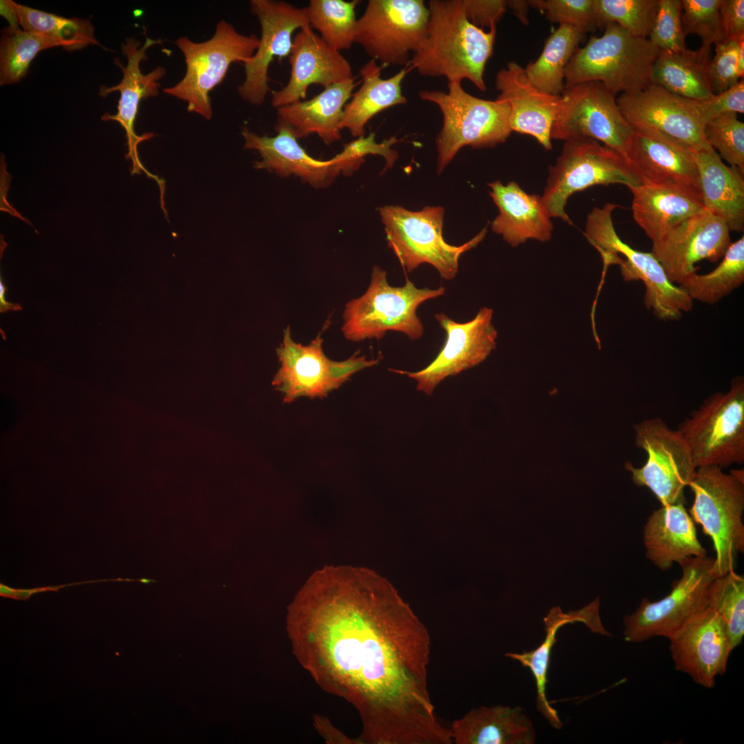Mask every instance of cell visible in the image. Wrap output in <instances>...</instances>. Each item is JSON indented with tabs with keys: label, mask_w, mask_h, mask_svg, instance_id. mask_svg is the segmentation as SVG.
I'll list each match as a JSON object with an SVG mask.
<instances>
[{
	"label": "cell",
	"mask_w": 744,
	"mask_h": 744,
	"mask_svg": "<svg viewBox=\"0 0 744 744\" xmlns=\"http://www.w3.org/2000/svg\"><path fill=\"white\" fill-rule=\"evenodd\" d=\"M353 568L313 574L288 608L300 664L357 710L359 743L451 744L428 690L431 636L386 584Z\"/></svg>",
	"instance_id": "1"
},
{
	"label": "cell",
	"mask_w": 744,
	"mask_h": 744,
	"mask_svg": "<svg viewBox=\"0 0 744 744\" xmlns=\"http://www.w3.org/2000/svg\"><path fill=\"white\" fill-rule=\"evenodd\" d=\"M426 36L410 61L420 75L470 81L486 90L484 74L493 55L496 26L488 32L466 17L462 0H431Z\"/></svg>",
	"instance_id": "2"
},
{
	"label": "cell",
	"mask_w": 744,
	"mask_h": 744,
	"mask_svg": "<svg viewBox=\"0 0 744 744\" xmlns=\"http://www.w3.org/2000/svg\"><path fill=\"white\" fill-rule=\"evenodd\" d=\"M600 37L578 48L565 70V86L597 81L617 95L641 90L652 83L651 72L660 51L648 39L637 37L615 23Z\"/></svg>",
	"instance_id": "3"
},
{
	"label": "cell",
	"mask_w": 744,
	"mask_h": 744,
	"mask_svg": "<svg viewBox=\"0 0 744 744\" xmlns=\"http://www.w3.org/2000/svg\"><path fill=\"white\" fill-rule=\"evenodd\" d=\"M619 206L606 203L595 207L588 214L584 235L599 251L603 260V278L609 265L620 266L625 281L641 280L645 287L644 303L656 317L663 320H679L682 313L692 309L693 300L667 277L660 263L651 252L633 249L619 236L612 212Z\"/></svg>",
	"instance_id": "4"
},
{
	"label": "cell",
	"mask_w": 744,
	"mask_h": 744,
	"mask_svg": "<svg viewBox=\"0 0 744 744\" xmlns=\"http://www.w3.org/2000/svg\"><path fill=\"white\" fill-rule=\"evenodd\" d=\"M688 487L694 495L689 513L712 541L717 575L734 570L738 554L744 551L743 471L698 467Z\"/></svg>",
	"instance_id": "5"
},
{
	"label": "cell",
	"mask_w": 744,
	"mask_h": 744,
	"mask_svg": "<svg viewBox=\"0 0 744 744\" xmlns=\"http://www.w3.org/2000/svg\"><path fill=\"white\" fill-rule=\"evenodd\" d=\"M418 95L437 105L443 116L435 139L438 174L462 147H493L506 141L512 132L507 104L473 96L463 89L462 82H448L446 92L423 90Z\"/></svg>",
	"instance_id": "6"
},
{
	"label": "cell",
	"mask_w": 744,
	"mask_h": 744,
	"mask_svg": "<svg viewBox=\"0 0 744 744\" xmlns=\"http://www.w3.org/2000/svg\"><path fill=\"white\" fill-rule=\"evenodd\" d=\"M446 289L416 287L406 278L402 287L389 284L386 271L374 266L365 293L347 303L342 331L352 342L379 340L389 331L401 332L411 340L420 338L424 327L417 309L424 302L442 296Z\"/></svg>",
	"instance_id": "7"
},
{
	"label": "cell",
	"mask_w": 744,
	"mask_h": 744,
	"mask_svg": "<svg viewBox=\"0 0 744 744\" xmlns=\"http://www.w3.org/2000/svg\"><path fill=\"white\" fill-rule=\"evenodd\" d=\"M174 43L183 52L186 71L176 85L164 92L187 103V111L210 119L213 110L209 93L225 79L234 63L245 64L256 52L259 38L244 35L222 19L215 33L207 41L194 42L182 37Z\"/></svg>",
	"instance_id": "8"
},
{
	"label": "cell",
	"mask_w": 744,
	"mask_h": 744,
	"mask_svg": "<svg viewBox=\"0 0 744 744\" xmlns=\"http://www.w3.org/2000/svg\"><path fill=\"white\" fill-rule=\"evenodd\" d=\"M379 213L388 245L406 271L427 263L447 280L457 275L461 255L475 247L487 233L485 227L468 242L455 246L444 239V209L442 207L427 206L420 211H411L398 205H386L379 209Z\"/></svg>",
	"instance_id": "9"
},
{
	"label": "cell",
	"mask_w": 744,
	"mask_h": 744,
	"mask_svg": "<svg viewBox=\"0 0 744 744\" xmlns=\"http://www.w3.org/2000/svg\"><path fill=\"white\" fill-rule=\"evenodd\" d=\"M641 181L629 162L615 150L590 139L565 141L555 164L550 167L541 198L550 217L572 224L565 211L570 196L595 185Z\"/></svg>",
	"instance_id": "10"
},
{
	"label": "cell",
	"mask_w": 744,
	"mask_h": 744,
	"mask_svg": "<svg viewBox=\"0 0 744 744\" xmlns=\"http://www.w3.org/2000/svg\"><path fill=\"white\" fill-rule=\"evenodd\" d=\"M677 431L688 444L696 468H721L744 462V380L706 398Z\"/></svg>",
	"instance_id": "11"
},
{
	"label": "cell",
	"mask_w": 744,
	"mask_h": 744,
	"mask_svg": "<svg viewBox=\"0 0 744 744\" xmlns=\"http://www.w3.org/2000/svg\"><path fill=\"white\" fill-rule=\"evenodd\" d=\"M681 577L670 593L657 601L642 599L639 607L623 617L624 639L640 643L655 637H668L694 614L707 606L710 586L718 576L714 557H694L679 564Z\"/></svg>",
	"instance_id": "12"
},
{
	"label": "cell",
	"mask_w": 744,
	"mask_h": 744,
	"mask_svg": "<svg viewBox=\"0 0 744 744\" xmlns=\"http://www.w3.org/2000/svg\"><path fill=\"white\" fill-rule=\"evenodd\" d=\"M428 20L422 0H369L358 19L355 43L384 68L409 66L411 53L426 36Z\"/></svg>",
	"instance_id": "13"
},
{
	"label": "cell",
	"mask_w": 744,
	"mask_h": 744,
	"mask_svg": "<svg viewBox=\"0 0 744 744\" xmlns=\"http://www.w3.org/2000/svg\"><path fill=\"white\" fill-rule=\"evenodd\" d=\"M634 431L635 446L645 452L647 459L641 467L626 463L633 482L649 488L661 505L683 502V490L696 470L684 438L659 417L636 424Z\"/></svg>",
	"instance_id": "14"
},
{
	"label": "cell",
	"mask_w": 744,
	"mask_h": 744,
	"mask_svg": "<svg viewBox=\"0 0 744 744\" xmlns=\"http://www.w3.org/2000/svg\"><path fill=\"white\" fill-rule=\"evenodd\" d=\"M561 95L563 101L552 125V139H593L626 159L633 129L621 114L616 95L597 81L565 86Z\"/></svg>",
	"instance_id": "15"
},
{
	"label": "cell",
	"mask_w": 744,
	"mask_h": 744,
	"mask_svg": "<svg viewBox=\"0 0 744 744\" xmlns=\"http://www.w3.org/2000/svg\"><path fill=\"white\" fill-rule=\"evenodd\" d=\"M320 335L308 345L297 343L291 338L289 327L285 329L282 342L277 348L280 367L273 380L276 389L283 394L285 402L300 397H326L357 371L379 362V359L366 360L358 353L346 360L333 361L324 353Z\"/></svg>",
	"instance_id": "16"
},
{
	"label": "cell",
	"mask_w": 744,
	"mask_h": 744,
	"mask_svg": "<svg viewBox=\"0 0 744 744\" xmlns=\"http://www.w3.org/2000/svg\"><path fill=\"white\" fill-rule=\"evenodd\" d=\"M619 110L633 130L654 135L694 152L710 145L697 101L655 84L617 98Z\"/></svg>",
	"instance_id": "17"
},
{
	"label": "cell",
	"mask_w": 744,
	"mask_h": 744,
	"mask_svg": "<svg viewBox=\"0 0 744 744\" xmlns=\"http://www.w3.org/2000/svg\"><path fill=\"white\" fill-rule=\"evenodd\" d=\"M276 135L259 136L245 127L241 134L245 148L258 152L261 160L254 163L256 169H265L286 177L294 175L317 187H325L340 174L351 175L358 169L364 159L351 141L329 160L310 156L300 145L298 139L283 123L275 126Z\"/></svg>",
	"instance_id": "18"
},
{
	"label": "cell",
	"mask_w": 744,
	"mask_h": 744,
	"mask_svg": "<svg viewBox=\"0 0 744 744\" xmlns=\"http://www.w3.org/2000/svg\"><path fill=\"white\" fill-rule=\"evenodd\" d=\"M249 5L260 22L261 36L254 56L244 64L245 78L238 92L251 105H260L270 91L271 63L274 58L289 56L294 32L309 25L306 8L276 0H251Z\"/></svg>",
	"instance_id": "19"
},
{
	"label": "cell",
	"mask_w": 744,
	"mask_h": 744,
	"mask_svg": "<svg viewBox=\"0 0 744 744\" xmlns=\"http://www.w3.org/2000/svg\"><path fill=\"white\" fill-rule=\"evenodd\" d=\"M493 313L492 309L482 307L473 320L462 323L443 313H435V319L446 333L436 358L419 371H391L414 379L417 391L431 395L446 378L479 364L495 348L497 332L492 323Z\"/></svg>",
	"instance_id": "20"
},
{
	"label": "cell",
	"mask_w": 744,
	"mask_h": 744,
	"mask_svg": "<svg viewBox=\"0 0 744 744\" xmlns=\"http://www.w3.org/2000/svg\"><path fill=\"white\" fill-rule=\"evenodd\" d=\"M724 220L703 209L652 242L651 253L672 283L679 284L696 272V262H717L731 244Z\"/></svg>",
	"instance_id": "21"
},
{
	"label": "cell",
	"mask_w": 744,
	"mask_h": 744,
	"mask_svg": "<svg viewBox=\"0 0 744 744\" xmlns=\"http://www.w3.org/2000/svg\"><path fill=\"white\" fill-rule=\"evenodd\" d=\"M161 42L160 39L154 40L145 37V41L142 45L138 40L132 37L127 38L125 43H123L121 45L122 52L127 56V65L123 66L118 59L114 60V63L120 67L123 72L121 82L112 87L101 85L99 90V95L103 97H105L113 92H120L116 114L105 113L102 116L101 119L117 121L125 130L128 147V152L125 156L132 163L131 174H139L143 171L147 177L154 180L160 188L164 186V180L145 169L140 161L137 149L138 145L143 141L150 139L153 137V134L146 133L138 136L135 132L134 125L141 101L158 94L160 87L158 81L166 73L164 68L158 67L149 73L144 74L140 68L141 61L147 59L146 54L147 50L151 46L160 44Z\"/></svg>",
	"instance_id": "22"
},
{
	"label": "cell",
	"mask_w": 744,
	"mask_h": 744,
	"mask_svg": "<svg viewBox=\"0 0 744 744\" xmlns=\"http://www.w3.org/2000/svg\"><path fill=\"white\" fill-rule=\"evenodd\" d=\"M676 670L706 688L723 675L732 651L724 624L709 607L701 610L667 637Z\"/></svg>",
	"instance_id": "23"
},
{
	"label": "cell",
	"mask_w": 744,
	"mask_h": 744,
	"mask_svg": "<svg viewBox=\"0 0 744 744\" xmlns=\"http://www.w3.org/2000/svg\"><path fill=\"white\" fill-rule=\"evenodd\" d=\"M289 62L291 72L287 83L271 94V105L276 109L304 100L313 84L326 88L354 77L349 61L309 25L293 37Z\"/></svg>",
	"instance_id": "24"
},
{
	"label": "cell",
	"mask_w": 744,
	"mask_h": 744,
	"mask_svg": "<svg viewBox=\"0 0 744 744\" xmlns=\"http://www.w3.org/2000/svg\"><path fill=\"white\" fill-rule=\"evenodd\" d=\"M495 87L499 92L496 99L509 108L511 131L532 136L545 149H551V130L562 96L539 90L516 62L508 63L497 72Z\"/></svg>",
	"instance_id": "25"
},
{
	"label": "cell",
	"mask_w": 744,
	"mask_h": 744,
	"mask_svg": "<svg viewBox=\"0 0 744 744\" xmlns=\"http://www.w3.org/2000/svg\"><path fill=\"white\" fill-rule=\"evenodd\" d=\"M626 159L641 184L674 187L701 198L694 152L633 130L626 145Z\"/></svg>",
	"instance_id": "26"
},
{
	"label": "cell",
	"mask_w": 744,
	"mask_h": 744,
	"mask_svg": "<svg viewBox=\"0 0 744 744\" xmlns=\"http://www.w3.org/2000/svg\"><path fill=\"white\" fill-rule=\"evenodd\" d=\"M643 539L646 557L661 570L690 557L707 556L683 502L654 510L644 526Z\"/></svg>",
	"instance_id": "27"
},
{
	"label": "cell",
	"mask_w": 744,
	"mask_h": 744,
	"mask_svg": "<svg viewBox=\"0 0 744 744\" xmlns=\"http://www.w3.org/2000/svg\"><path fill=\"white\" fill-rule=\"evenodd\" d=\"M488 186L499 211L491 223L495 233L512 247L528 239L541 242L550 239L553 225L541 196L526 193L514 181L504 185L496 180Z\"/></svg>",
	"instance_id": "28"
},
{
	"label": "cell",
	"mask_w": 744,
	"mask_h": 744,
	"mask_svg": "<svg viewBox=\"0 0 744 744\" xmlns=\"http://www.w3.org/2000/svg\"><path fill=\"white\" fill-rule=\"evenodd\" d=\"M600 601L597 597L594 601L577 610H570L565 613L559 606L552 608L544 618L545 638L542 643L534 650L521 653L507 652L505 656L519 662L522 666L529 669L532 673L536 685V707L537 710L556 730L562 728L561 722L557 712L547 699L546 685L550 654L558 630L568 623L581 622L585 624L591 632L604 636H610V633L603 627L599 615Z\"/></svg>",
	"instance_id": "29"
},
{
	"label": "cell",
	"mask_w": 744,
	"mask_h": 744,
	"mask_svg": "<svg viewBox=\"0 0 744 744\" xmlns=\"http://www.w3.org/2000/svg\"><path fill=\"white\" fill-rule=\"evenodd\" d=\"M355 79L354 76L324 88L311 99L278 108V121L285 124L298 139L315 134L327 145L340 141L344 107L361 83Z\"/></svg>",
	"instance_id": "30"
},
{
	"label": "cell",
	"mask_w": 744,
	"mask_h": 744,
	"mask_svg": "<svg viewBox=\"0 0 744 744\" xmlns=\"http://www.w3.org/2000/svg\"><path fill=\"white\" fill-rule=\"evenodd\" d=\"M704 209L720 218L729 229H744V172L726 165L711 146L694 152Z\"/></svg>",
	"instance_id": "31"
},
{
	"label": "cell",
	"mask_w": 744,
	"mask_h": 744,
	"mask_svg": "<svg viewBox=\"0 0 744 744\" xmlns=\"http://www.w3.org/2000/svg\"><path fill=\"white\" fill-rule=\"evenodd\" d=\"M455 744H533L530 719L519 707L495 705L472 709L450 728Z\"/></svg>",
	"instance_id": "32"
},
{
	"label": "cell",
	"mask_w": 744,
	"mask_h": 744,
	"mask_svg": "<svg viewBox=\"0 0 744 744\" xmlns=\"http://www.w3.org/2000/svg\"><path fill=\"white\" fill-rule=\"evenodd\" d=\"M628 189L634 220L652 242L704 209L701 198L680 188L641 184Z\"/></svg>",
	"instance_id": "33"
},
{
	"label": "cell",
	"mask_w": 744,
	"mask_h": 744,
	"mask_svg": "<svg viewBox=\"0 0 744 744\" xmlns=\"http://www.w3.org/2000/svg\"><path fill=\"white\" fill-rule=\"evenodd\" d=\"M384 68L373 59L361 68L362 84L344 107L341 130L347 129L356 138L364 136L365 126L374 116L393 106L407 103L402 94V83L411 70V66L404 67L388 79L381 77Z\"/></svg>",
	"instance_id": "34"
},
{
	"label": "cell",
	"mask_w": 744,
	"mask_h": 744,
	"mask_svg": "<svg viewBox=\"0 0 744 744\" xmlns=\"http://www.w3.org/2000/svg\"><path fill=\"white\" fill-rule=\"evenodd\" d=\"M710 61L699 49L660 52L652 68V83L690 100H708L714 95L708 74Z\"/></svg>",
	"instance_id": "35"
},
{
	"label": "cell",
	"mask_w": 744,
	"mask_h": 744,
	"mask_svg": "<svg viewBox=\"0 0 744 744\" xmlns=\"http://www.w3.org/2000/svg\"><path fill=\"white\" fill-rule=\"evenodd\" d=\"M586 33L561 24L551 33L534 62L524 68L530 83L541 92L561 95L565 89V70Z\"/></svg>",
	"instance_id": "36"
},
{
	"label": "cell",
	"mask_w": 744,
	"mask_h": 744,
	"mask_svg": "<svg viewBox=\"0 0 744 744\" xmlns=\"http://www.w3.org/2000/svg\"><path fill=\"white\" fill-rule=\"evenodd\" d=\"M723 259L712 271L693 273L678 286L692 300L714 304L744 282V236L731 242Z\"/></svg>",
	"instance_id": "37"
},
{
	"label": "cell",
	"mask_w": 744,
	"mask_h": 744,
	"mask_svg": "<svg viewBox=\"0 0 744 744\" xmlns=\"http://www.w3.org/2000/svg\"><path fill=\"white\" fill-rule=\"evenodd\" d=\"M14 6L23 30L55 39L67 51L81 50L89 45L103 48L96 39L94 28L89 19L66 18L16 2Z\"/></svg>",
	"instance_id": "38"
},
{
	"label": "cell",
	"mask_w": 744,
	"mask_h": 744,
	"mask_svg": "<svg viewBox=\"0 0 744 744\" xmlns=\"http://www.w3.org/2000/svg\"><path fill=\"white\" fill-rule=\"evenodd\" d=\"M360 1L311 0L306 7L309 26L331 48L340 52L355 43V8Z\"/></svg>",
	"instance_id": "39"
},
{
	"label": "cell",
	"mask_w": 744,
	"mask_h": 744,
	"mask_svg": "<svg viewBox=\"0 0 744 744\" xmlns=\"http://www.w3.org/2000/svg\"><path fill=\"white\" fill-rule=\"evenodd\" d=\"M54 47H62V44L22 28H3L0 40V85L19 83L27 75L38 53Z\"/></svg>",
	"instance_id": "40"
},
{
	"label": "cell",
	"mask_w": 744,
	"mask_h": 744,
	"mask_svg": "<svg viewBox=\"0 0 744 744\" xmlns=\"http://www.w3.org/2000/svg\"><path fill=\"white\" fill-rule=\"evenodd\" d=\"M707 607L721 619L732 650L744 636V578L734 570L718 575L708 592Z\"/></svg>",
	"instance_id": "41"
},
{
	"label": "cell",
	"mask_w": 744,
	"mask_h": 744,
	"mask_svg": "<svg viewBox=\"0 0 744 744\" xmlns=\"http://www.w3.org/2000/svg\"><path fill=\"white\" fill-rule=\"evenodd\" d=\"M659 0H595L597 27L615 23L632 35L648 39Z\"/></svg>",
	"instance_id": "42"
},
{
	"label": "cell",
	"mask_w": 744,
	"mask_h": 744,
	"mask_svg": "<svg viewBox=\"0 0 744 744\" xmlns=\"http://www.w3.org/2000/svg\"><path fill=\"white\" fill-rule=\"evenodd\" d=\"M722 0H681V21L685 34L697 35L699 48L710 54L712 45L724 39L721 6Z\"/></svg>",
	"instance_id": "43"
},
{
	"label": "cell",
	"mask_w": 744,
	"mask_h": 744,
	"mask_svg": "<svg viewBox=\"0 0 744 744\" xmlns=\"http://www.w3.org/2000/svg\"><path fill=\"white\" fill-rule=\"evenodd\" d=\"M704 135L730 166L744 172V123L737 114H724L710 121L704 126Z\"/></svg>",
	"instance_id": "44"
},
{
	"label": "cell",
	"mask_w": 744,
	"mask_h": 744,
	"mask_svg": "<svg viewBox=\"0 0 744 744\" xmlns=\"http://www.w3.org/2000/svg\"><path fill=\"white\" fill-rule=\"evenodd\" d=\"M681 0H659L649 41L663 52L687 48L681 21Z\"/></svg>",
	"instance_id": "45"
},
{
	"label": "cell",
	"mask_w": 744,
	"mask_h": 744,
	"mask_svg": "<svg viewBox=\"0 0 744 744\" xmlns=\"http://www.w3.org/2000/svg\"><path fill=\"white\" fill-rule=\"evenodd\" d=\"M529 6L542 11L548 20L575 26L586 33L597 28L595 0H533Z\"/></svg>",
	"instance_id": "46"
},
{
	"label": "cell",
	"mask_w": 744,
	"mask_h": 744,
	"mask_svg": "<svg viewBox=\"0 0 744 744\" xmlns=\"http://www.w3.org/2000/svg\"><path fill=\"white\" fill-rule=\"evenodd\" d=\"M744 38L725 39L715 44V54L710 61L708 74L714 94L721 93L737 83L738 54Z\"/></svg>",
	"instance_id": "47"
},
{
	"label": "cell",
	"mask_w": 744,
	"mask_h": 744,
	"mask_svg": "<svg viewBox=\"0 0 744 744\" xmlns=\"http://www.w3.org/2000/svg\"><path fill=\"white\" fill-rule=\"evenodd\" d=\"M697 108L704 126L710 121L724 114H743V79L725 91L714 94L708 100L697 101Z\"/></svg>",
	"instance_id": "48"
},
{
	"label": "cell",
	"mask_w": 744,
	"mask_h": 744,
	"mask_svg": "<svg viewBox=\"0 0 744 744\" xmlns=\"http://www.w3.org/2000/svg\"><path fill=\"white\" fill-rule=\"evenodd\" d=\"M462 1L468 20L483 30L496 26L507 8V1L504 0Z\"/></svg>",
	"instance_id": "49"
},
{
	"label": "cell",
	"mask_w": 744,
	"mask_h": 744,
	"mask_svg": "<svg viewBox=\"0 0 744 744\" xmlns=\"http://www.w3.org/2000/svg\"><path fill=\"white\" fill-rule=\"evenodd\" d=\"M106 581H126V582H139L141 583H145L147 581L146 578L140 579H130V578H114V579H94L83 581H78L69 583L66 584H61L59 586H47L42 587H36L32 588H15L10 587L4 583H0V596L4 598H10L14 600L26 601L30 598L33 595L45 592H57L59 590L65 587L77 586L81 584L92 583L98 582H106Z\"/></svg>",
	"instance_id": "50"
},
{
	"label": "cell",
	"mask_w": 744,
	"mask_h": 744,
	"mask_svg": "<svg viewBox=\"0 0 744 744\" xmlns=\"http://www.w3.org/2000/svg\"><path fill=\"white\" fill-rule=\"evenodd\" d=\"M721 14L724 39L744 38V1L722 0Z\"/></svg>",
	"instance_id": "51"
},
{
	"label": "cell",
	"mask_w": 744,
	"mask_h": 744,
	"mask_svg": "<svg viewBox=\"0 0 744 744\" xmlns=\"http://www.w3.org/2000/svg\"><path fill=\"white\" fill-rule=\"evenodd\" d=\"M0 14L8 21V28L10 29L20 28L19 17L14 6V1L11 0H1Z\"/></svg>",
	"instance_id": "52"
},
{
	"label": "cell",
	"mask_w": 744,
	"mask_h": 744,
	"mask_svg": "<svg viewBox=\"0 0 744 744\" xmlns=\"http://www.w3.org/2000/svg\"><path fill=\"white\" fill-rule=\"evenodd\" d=\"M318 718L316 720L318 729L327 740L329 741H344V743H356L353 740L347 738L346 736H341V733L337 734V731L335 730V728L332 727L329 721H327L324 719Z\"/></svg>",
	"instance_id": "53"
},
{
	"label": "cell",
	"mask_w": 744,
	"mask_h": 744,
	"mask_svg": "<svg viewBox=\"0 0 744 744\" xmlns=\"http://www.w3.org/2000/svg\"><path fill=\"white\" fill-rule=\"evenodd\" d=\"M529 3L528 1L509 0L507 1V8H509L513 14L524 25H528L527 19Z\"/></svg>",
	"instance_id": "54"
},
{
	"label": "cell",
	"mask_w": 744,
	"mask_h": 744,
	"mask_svg": "<svg viewBox=\"0 0 744 744\" xmlns=\"http://www.w3.org/2000/svg\"><path fill=\"white\" fill-rule=\"evenodd\" d=\"M7 291V287L5 286L2 281L1 276L0 278V312L6 313L8 311H19L22 310V307L19 303L8 302L5 299V293Z\"/></svg>",
	"instance_id": "55"
},
{
	"label": "cell",
	"mask_w": 744,
	"mask_h": 744,
	"mask_svg": "<svg viewBox=\"0 0 744 744\" xmlns=\"http://www.w3.org/2000/svg\"><path fill=\"white\" fill-rule=\"evenodd\" d=\"M738 74L739 78L743 79L744 76V40L741 42L738 54Z\"/></svg>",
	"instance_id": "56"
}]
</instances>
